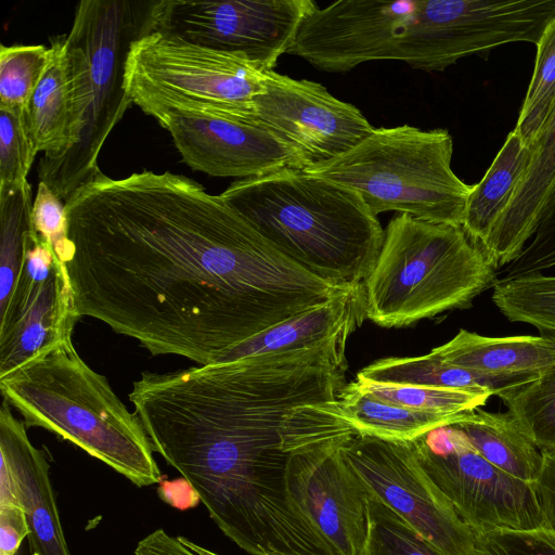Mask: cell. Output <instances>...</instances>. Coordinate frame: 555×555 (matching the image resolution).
Listing matches in <instances>:
<instances>
[{"label": "cell", "mask_w": 555, "mask_h": 555, "mask_svg": "<svg viewBox=\"0 0 555 555\" xmlns=\"http://www.w3.org/2000/svg\"><path fill=\"white\" fill-rule=\"evenodd\" d=\"M357 377L376 383L418 385L468 392H491L496 397L508 388L532 380L481 375L447 362L434 349L420 357L380 359L362 369Z\"/></svg>", "instance_id": "cell-26"}, {"label": "cell", "mask_w": 555, "mask_h": 555, "mask_svg": "<svg viewBox=\"0 0 555 555\" xmlns=\"http://www.w3.org/2000/svg\"><path fill=\"white\" fill-rule=\"evenodd\" d=\"M134 555H221L181 535L156 529L139 541Z\"/></svg>", "instance_id": "cell-38"}, {"label": "cell", "mask_w": 555, "mask_h": 555, "mask_svg": "<svg viewBox=\"0 0 555 555\" xmlns=\"http://www.w3.org/2000/svg\"><path fill=\"white\" fill-rule=\"evenodd\" d=\"M33 192L27 182L0 186V301L21 270L33 223Z\"/></svg>", "instance_id": "cell-29"}, {"label": "cell", "mask_w": 555, "mask_h": 555, "mask_svg": "<svg viewBox=\"0 0 555 555\" xmlns=\"http://www.w3.org/2000/svg\"><path fill=\"white\" fill-rule=\"evenodd\" d=\"M344 444L295 455L289 465V490L298 508L335 555H364L367 490L344 460Z\"/></svg>", "instance_id": "cell-17"}, {"label": "cell", "mask_w": 555, "mask_h": 555, "mask_svg": "<svg viewBox=\"0 0 555 555\" xmlns=\"http://www.w3.org/2000/svg\"><path fill=\"white\" fill-rule=\"evenodd\" d=\"M541 453L542 465L534 490L542 514V527L555 533V453Z\"/></svg>", "instance_id": "cell-40"}, {"label": "cell", "mask_w": 555, "mask_h": 555, "mask_svg": "<svg viewBox=\"0 0 555 555\" xmlns=\"http://www.w3.org/2000/svg\"><path fill=\"white\" fill-rule=\"evenodd\" d=\"M159 483L158 492L160 498L177 508L188 509L201 501L195 490L184 478L173 481H160Z\"/></svg>", "instance_id": "cell-41"}, {"label": "cell", "mask_w": 555, "mask_h": 555, "mask_svg": "<svg viewBox=\"0 0 555 555\" xmlns=\"http://www.w3.org/2000/svg\"><path fill=\"white\" fill-rule=\"evenodd\" d=\"M255 114L309 166L345 154L375 129L359 108L323 85L274 70L264 72V92L255 99Z\"/></svg>", "instance_id": "cell-15"}, {"label": "cell", "mask_w": 555, "mask_h": 555, "mask_svg": "<svg viewBox=\"0 0 555 555\" xmlns=\"http://www.w3.org/2000/svg\"><path fill=\"white\" fill-rule=\"evenodd\" d=\"M367 505L364 555H440L402 516L369 491Z\"/></svg>", "instance_id": "cell-33"}, {"label": "cell", "mask_w": 555, "mask_h": 555, "mask_svg": "<svg viewBox=\"0 0 555 555\" xmlns=\"http://www.w3.org/2000/svg\"><path fill=\"white\" fill-rule=\"evenodd\" d=\"M28 535L26 515L20 503H0V555H16Z\"/></svg>", "instance_id": "cell-39"}, {"label": "cell", "mask_w": 555, "mask_h": 555, "mask_svg": "<svg viewBox=\"0 0 555 555\" xmlns=\"http://www.w3.org/2000/svg\"><path fill=\"white\" fill-rule=\"evenodd\" d=\"M0 391L2 400L22 415L26 428L52 431L135 486L162 481L139 417L74 345L37 357L1 377Z\"/></svg>", "instance_id": "cell-4"}, {"label": "cell", "mask_w": 555, "mask_h": 555, "mask_svg": "<svg viewBox=\"0 0 555 555\" xmlns=\"http://www.w3.org/2000/svg\"><path fill=\"white\" fill-rule=\"evenodd\" d=\"M491 299L511 322L527 323L542 334L555 335V275L499 279Z\"/></svg>", "instance_id": "cell-27"}, {"label": "cell", "mask_w": 555, "mask_h": 555, "mask_svg": "<svg viewBox=\"0 0 555 555\" xmlns=\"http://www.w3.org/2000/svg\"><path fill=\"white\" fill-rule=\"evenodd\" d=\"M315 5L311 0L153 1L149 33L243 55L273 70Z\"/></svg>", "instance_id": "cell-11"}, {"label": "cell", "mask_w": 555, "mask_h": 555, "mask_svg": "<svg viewBox=\"0 0 555 555\" xmlns=\"http://www.w3.org/2000/svg\"><path fill=\"white\" fill-rule=\"evenodd\" d=\"M554 17L555 0H418L392 61L440 72L499 46L537 44Z\"/></svg>", "instance_id": "cell-9"}, {"label": "cell", "mask_w": 555, "mask_h": 555, "mask_svg": "<svg viewBox=\"0 0 555 555\" xmlns=\"http://www.w3.org/2000/svg\"><path fill=\"white\" fill-rule=\"evenodd\" d=\"M37 154L26 109L0 108V186L27 182Z\"/></svg>", "instance_id": "cell-34"}, {"label": "cell", "mask_w": 555, "mask_h": 555, "mask_svg": "<svg viewBox=\"0 0 555 555\" xmlns=\"http://www.w3.org/2000/svg\"><path fill=\"white\" fill-rule=\"evenodd\" d=\"M535 46L533 74L514 129L527 147L535 143L555 104V17Z\"/></svg>", "instance_id": "cell-30"}, {"label": "cell", "mask_w": 555, "mask_h": 555, "mask_svg": "<svg viewBox=\"0 0 555 555\" xmlns=\"http://www.w3.org/2000/svg\"><path fill=\"white\" fill-rule=\"evenodd\" d=\"M339 405L358 435L408 442L433 429L452 425L466 413L440 414L404 408L363 391L354 380L340 391Z\"/></svg>", "instance_id": "cell-25"}, {"label": "cell", "mask_w": 555, "mask_h": 555, "mask_svg": "<svg viewBox=\"0 0 555 555\" xmlns=\"http://www.w3.org/2000/svg\"><path fill=\"white\" fill-rule=\"evenodd\" d=\"M43 44L0 48V108H23L33 96L49 62Z\"/></svg>", "instance_id": "cell-32"}, {"label": "cell", "mask_w": 555, "mask_h": 555, "mask_svg": "<svg viewBox=\"0 0 555 555\" xmlns=\"http://www.w3.org/2000/svg\"><path fill=\"white\" fill-rule=\"evenodd\" d=\"M79 318L153 356L218 363L235 346L349 288L273 247L220 195L169 171H102L66 202Z\"/></svg>", "instance_id": "cell-1"}, {"label": "cell", "mask_w": 555, "mask_h": 555, "mask_svg": "<svg viewBox=\"0 0 555 555\" xmlns=\"http://www.w3.org/2000/svg\"><path fill=\"white\" fill-rule=\"evenodd\" d=\"M220 196L280 253L331 285L359 286L375 267L385 231L353 190L287 168L236 180Z\"/></svg>", "instance_id": "cell-3"}, {"label": "cell", "mask_w": 555, "mask_h": 555, "mask_svg": "<svg viewBox=\"0 0 555 555\" xmlns=\"http://www.w3.org/2000/svg\"><path fill=\"white\" fill-rule=\"evenodd\" d=\"M351 333L133 383L129 400L153 450L250 555H335L296 505L288 476L295 455L358 436L339 405Z\"/></svg>", "instance_id": "cell-2"}, {"label": "cell", "mask_w": 555, "mask_h": 555, "mask_svg": "<svg viewBox=\"0 0 555 555\" xmlns=\"http://www.w3.org/2000/svg\"><path fill=\"white\" fill-rule=\"evenodd\" d=\"M33 223L65 264L70 250L65 203L43 182H39L34 199Z\"/></svg>", "instance_id": "cell-36"}, {"label": "cell", "mask_w": 555, "mask_h": 555, "mask_svg": "<svg viewBox=\"0 0 555 555\" xmlns=\"http://www.w3.org/2000/svg\"><path fill=\"white\" fill-rule=\"evenodd\" d=\"M360 389L374 397L404 408L440 413L460 414L486 404L491 392H468L418 385L376 383L356 378Z\"/></svg>", "instance_id": "cell-31"}, {"label": "cell", "mask_w": 555, "mask_h": 555, "mask_svg": "<svg viewBox=\"0 0 555 555\" xmlns=\"http://www.w3.org/2000/svg\"><path fill=\"white\" fill-rule=\"evenodd\" d=\"M498 397L541 452L555 453V365Z\"/></svg>", "instance_id": "cell-28"}, {"label": "cell", "mask_w": 555, "mask_h": 555, "mask_svg": "<svg viewBox=\"0 0 555 555\" xmlns=\"http://www.w3.org/2000/svg\"><path fill=\"white\" fill-rule=\"evenodd\" d=\"M153 1L82 0L65 37L72 98V144L41 157L40 182L64 203L101 170L99 154L132 104L125 67L132 42L149 33Z\"/></svg>", "instance_id": "cell-5"}, {"label": "cell", "mask_w": 555, "mask_h": 555, "mask_svg": "<svg viewBox=\"0 0 555 555\" xmlns=\"http://www.w3.org/2000/svg\"><path fill=\"white\" fill-rule=\"evenodd\" d=\"M472 555H555V533L544 527L476 533Z\"/></svg>", "instance_id": "cell-35"}, {"label": "cell", "mask_w": 555, "mask_h": 555, "mask_svg": "<svg viewBox=\"0 0 555 555\" xmlns=\"http://www.w3.org/2000/svg\"><path fill=\"white\" fill-rule=\"evenodd\" d=\"M434 350L451 364L495 378L534 379L555 365V335L489 337L460 330Z\"/></svg>", "instance_id": "cell-21"}, {"label": "cell", "mask_w": 555, "mask_h": 555, "mask_svg": "<svg viewBox=\"0 0 555 555\" xmlns=\"http://www.w3.org/2000/svg\"><path fill=\"white\" fill-rule=\"evenodd\" d=\"M26 119L35 146L42 157H54L72 144V98L65 38L50 47L46 70L26 107Z\"/></svg>", "instance_id": "cell-22"}, {"label": "cell", "mask_w": 555, "mask_h": 555, "mask_svg": "<svg viewBox=\"0 0 555 555\" xmlns=\"http://www.w3.org/2000/svg\"><path fill=\"white\" fill-rule=\"evenodd\" d=\"M182 160L212 177L258 178L305 169V157L255 117L166 114L157 119Z\"/></svg>", "instance_id": "cell-16"}, {"label": "cell", "mask_w": 555, "mask_h": 555, "mask_svg": "<svg viewBox=\"0 0 555 555\" xmlns=\"http://www.w3.org/2000/svg\"><path fill=\"white\" fill-rule=\"evenodd\" d=\"M496 270L462 225L399 214L389 221L375 267L362 283L365 318L401 327L469 308L495 285Z\"/></svg>", "instance_id": "cell-6"}, {"label": "cell", "mask_w": 555, "mask_h": 555, "mask_svg": "<svg viewBox=\"0 0 555 555\" xmlns=\"http://www.w3.org/2000/svg\"><path fill=\"white\" fill-rule=\"evenodd\" d=\"M1 464L10 470L17 502L29 529L28 555H70L44 453L29 440L24 422L2 400L0 408Z\"/></svg>", "instance_id": "cell-18"}, {"label": "cell", "mask_w": 555, "mask_h": 555, "mask_svg": "<svg viewBox=\"0 0 555 555\" xmlns=\"http://www.w3.org/2000/svg\"><path fill=\"white\" fill-rule=\"evenodd\" d=\"M530 149L527 171L483 247L498 268L517 259L555 198V104Z\"/></svg>", "instance_id": "cell-19"}, {"label": "cell", "mask_w": 555, "mask_h": 555, "mask_svg": "<svg viewBox=\"0 0 555 555\" xmlns=\"http://www.w3.org/2000/svg\"><path fill=\"white\" fill-rule=\"evenodd\" d=\"M418 0H339L315 5L301 21L287 53L327 73L392 60L397 40Z\"/></svg>", "instance_id": "cell-14"}, {"label": "cell", "mask_w": 555, "mask_h": 555, "mask_svg": "<svg viewBox=\"0 0 555 555\" xmlns=\"http://www.w3.org/2000/svg\"><path fill=\"white\" fill-rule=\"evenodd\" d=\"M79 317L66 266L34 230L9 296L0 301V378L73 345Z\"/></svg>", "instance_id": "cell-12"}, {"label": "cell", "mask_w": 555, "mask_h": 555, "mask_svg": "<svg viewBox=\"0 0 555 555\" xmlns=\"http://www.w3.org/2000/svg\"><path fill=\"white\" fill-rule=\"evenodd\" d=\"M340 452L366 490L402 516L440 555H472L476 533L425 475L411 442L358 435Z\"/></svg>", "instance_id": "cell-13"}, {"label": "cell", "mask_w": 555, "mask_h": 555, "mask_svg": "<svg viewBox=\"0 0 555 555\" xmlns=\"http://www.w3.org/2000/svg\"><path fill=\"white\" fill-rule=\"evenodd\" d=\"M533 151L513 130L467 199L462 227L485 247L524 178Z\"/></svg>", "instance_id": "cell-24"}, {"label": "cell", "mask_w": 555, "mask_h": 555, "mask_svg": "<svg viewBox=\"0 0 555 555\" xmlns=\"http://www.w3.org/2000/svg\"><path fill=\"white\" fill-rule=\"evenodd\" d=\"M264 72L243 55L151 31L129 49L125 85L132 103L156 120L166 114L255 117Z\"/></svg>", "instance_id": "cell-8"}, {"label": "cell", "mask_w": 555, "mask_h": 555, "mask_svg": "<svg viewBox=\"0 0 555 555\" xmlns=\"http://www.w3.org/2000/svg\"><path fill=\"white\" fill-rule=\"evenodd\" d=\"M452 425L489 463L522 481H537L542 453L509 412H488L478 408L466 412Z\"/></svg>", "instance_id": "cell-23"}, {"label": "cell", "mask_w": 555, "mask_h": 555, "mask_svg": "<svg viewBox=\"0 0 555 555\" xmlns=\"http://www.w3.org/2000/svg\"><path fill=\"white\" fill-rule=\"evenodd\" d=\"M446 129L375 128L345 154L305 170L357 192L374 216L385 211L462 225L474 185L452 170Z\"/></svg>", "instance_id": "cell-7"}, {"label": "cell", "mask_w": 555, "mask_h": 555, "mask_svg": "<svg viewBox=\"0 0 555 555\" xmlns=\"http://www.w3.org/2000/svg\"><path fill=\"white\" fill-rule=\"evenodd\" d=\"M555 267V198L544 214L539 227L520 255L507 264L503 280L542 273Z\"/></svg>", "instance_id": "cell-37"}, {"label": "cell", "mask_w": 555, "mask_h": 555, "mask_svg": "<svg viewBox=\"0 0 555 555\" xmlns=\"http://www.w3.org/2000/svg\"><path fill=\"white\" fill-rule=\"evenodd\" d=\"M364 319L361 284L268 327L229 350L219 362L312 348L344 331L354 332Z\"/></svg>", "instance_id": "cell-20"}, {"label": "cell", "mask_w": 555, "mask_h": 555, "mask_svg": "<svg viewBox=\"0 0 555 555\" xmlns=\"http://www.w3.org/2000/svg\"><path fill=\"white\" fill-rule=\"evenodd\" d=\"M410 442L425 475L475 533L542 527L534 483L489 463L454 425Z\"/></svg>", "instance_id": "cell-10"}]
</instances>
